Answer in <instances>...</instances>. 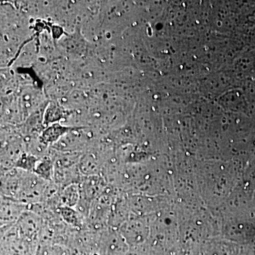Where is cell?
Instances as JSON below:
<instances>
[{"label":"cell","instance_id":"cell-1","mask_svg":"<svg viewBox=\"0 0 255 255\" xmlns=\"http://www.w3.org/2000/svg\"><path fill=\"white\" fill-rule=\"evenodd\" d=\"M105 188L104 179L98 175L87 176L80 185V201H85L86 206L95 200Z\"/></svg>","mask_w":255,"mask_h":255},{"label":"cell","instance_id":"cell-2","mask_svg":"<svg viewBox=\"0 0 255 255\" xmlns=\"http://www.w3.org/2000/svg\"><path fill=\"white\" fill-rule=\"evenodd\" d=\"M25 207L26 205L23 203L5 196L1 197V226H9L19 219L24 211Z\"/></svg>","mask_w":255,"mask_h":255},{"label":"cell","instance_id":"cell-3","mask_svg":"<svg viewBox=\"0 0 255 255\" xmlns=\"http://www.w3.org/2000/svg\"><path fill=\"white\" fill-rule=\"evenodd\" d=\"M60 196V201L63 206L75 207L80 201V185L78 184H73L64 188Z\"/></svg>","mask_w":255,"mask_h":255},{"label":"cell","instance_id":"cell-4","mask_svg":"<svg viewBox=\"0 0 255 255\" xmlns=\"http://www.w3.org/2000/svg\"><path fill=\"white\" fill-rule=\"evenodd\" d=\"M54 165L49 160L37 162L33 173L46 181L53 179L54 177Z\"/></svg>","mask_w":255,"mask_h":255},{"label":"cell","instance_id":"cell-5","mask_svg":"<svg viewBox=\"0 0 255 255\" xmlns=\"http://www.w3.org/2000/svg\"><path fill=\"white\" fill-rule=\"evenodd\" d=\"M59 212L60 216L67 223L72 226H78L80 225V216L78 212L72 208L67 207V206H62L60 208Z\"/></svg>","mask_w":255,"mask_h":255},{"label":"cell","instance_id":"cell-6","mask_svg":"<svg viewBox=\"0 0 255 255\" xmlns=\"http://www.w3.org/2000/svg\"><path fill=\"white\" fill-rule=\"evenodd\" d=\"M64 132L63 128L53 127V129L46 130L43 134V138L46 142H53L57 140L58 137Z\"/></svg>","mask_w":255,"mask_h":255}]
</instances>
